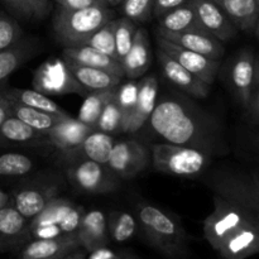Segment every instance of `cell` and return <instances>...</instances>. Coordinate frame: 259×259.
<instances>
[{
    "label": "cell",
    "instance_id": "cell-49",
    "mask_svg": "<svg viewBox=\"0 0 259 259\" xmlns=\"http://www.w3.org/2000/svg\"><path fill=\"white\" fill-rule=\"evenodd\" d=\"M10 105H12V103L5 96L4 91H0V125L12 115L10 114Z\"/></svg>",
    "mask_w": 259,
    "mask_h": 259
},
{
    "label": "cell",
    "instance_id": "cell-27",
    "mask_svg": "<svg viewBox=\"0 0 259 259\" xmlns=\"http://www.w3.org/2000/svg\"><path fill=\"white\" fill-rule=\"evenodd\" d=\"M4 94L9 100L30 106L33 109H37V110L45 111V113L57 116H70V114L66 113L58 104H56L52 99H50V96L37 90L10 89V90H5Z\"/></svg>",
    "mask_w": 259,
    "mask_h": 259
},
{
    "label": "cell",
    "instance_id": "cell-45",
    "mask_svg": "<svg viewBox=\"0 0 259 259\" xmlns=\"http://www.w3.org/2000/svg\"><path fill=\"white\" fill-rule=\"evenodd\" d=\"M189 0H153V15L156 18L163 17L171 10L186 4Z\"/></svg>",
    "mask_w": 259,
    "mask_h": 259
},
{
    "label": "cell",
    "instance_id": "cell-10",
    "mask_svg": "<svg viewBox=\"0 0 259 259\" xmlns=\"http://www.w3.org/2000/svg\"><path fill=\"white\" fill-rule=\"evenodd\" d=\"M158 48L171 56L172 58H175L180 65L184 66L187 71H190L200 80L209 85L214 83L222 60H214V58L201 55V53L186 50V48L175 45L162 37H158Z\"/></svg>",
    "mask_w": 259,
    "mask_h": 259
},
{
    "label": "cell",
    "instance_id": "cell-7",
    "mask_svg": "<svg viewBox=\"0 0 259 259\" xmlns=\"http://www.w3.org/2000/svg\"><path fill=\"white\" fill-rule=\"evenodd\" d=\"M68 180L80 191L103 195L114 192L120 186L119 177L106 164L90 159H76L66 168Z\"/></svg>",
    "mask_w": 259,
    "mask_h": 259
},
{
    "label": "cell",
    "instance_id": "cell-41",
    "mask_svg": "<svg viewBox=\"0 0 259 259\" xmlns=\"http://www.w3.org/2000/svg\"><path fill=\"white\" fill-rule=\"evenodd\" d=\"M83 214H85L83 206H81V205H73V207L66 215L65 219L58 224V227L61 228L63 234H75V233H77V229L80 227V223L82 220Z\"/></svg>",
    "mask_w": 259,
    "mask_h": 259
},
{
    "label": "cell",
    "instance_id": "cell-54",
    "mask_svg": "<svg viewBox=\"0 0 259 259\" xmlns=\"http://www.w3.org/2000/svg\"><path fill=\"white\" fill-rule=\"evenodd\" d=\"M254 33H255V37L258 38L259 39V18H258V20H257V23H255V25H254Z\"/></svg>",
    "mask_w": 259,
    "mask_h": 259
},
{
    "label": "cell",
    "instance_id": "cell-12",
    "mask_svg": "<svg viewBox=\"0 0 259 259\" xmlns=\"http://www.w3.org/2000/svg\"><path fill=\"white\" fill-rule=\"evenodd\" d=\"M189 3L204 29L223 43L237 34L238 28L214 0H189Z\"/></svg>",
    "mask_w": 259,
    "mask_h": 259
},
{
    "label": "cell",
    "instance_id": "cell-44",
    "mask_svg": "<svg viewBox=\"0 0 259 259\" xmlns=\"http://www.w3.org/2000/svg\"><path fill=\"white\" fill-rule=\"evenodd\" d=\"M2 2L7 7H9V9L14 14L23 18V19H32V18H34L32 5L29 4L28 0H2Z\"/></svg>",
    "mask_w": 259,
    "mask_h": 259
},
{
    "label": "cell",
    "instance_id": "cell-33",
    "mask_svg": "<svg viewBox=\"0 0 259 259\" xmlns=\"http://www.w3.org/2000/svg\"><path fill=\"white\" fill-rule=\"evenodd\" d=\"M108 232L111 239L116 243L131 240L137 232V222L134 217L125 211H114L109 220Z\"/></svg>",
    "mask_w": 259,
    "mask_h": 259
},
{
    "label": "cell",
    "instance_id": "cell-15",
    "mask_svg": "<svg viewBox=\"0 0 259 259\" xmlns=\"http://www.w3.org/2000/svg\"><path fill=\"white\" fill-rule=\"evenodd\" d=\"M94 131V126L83 124L77 118L70 116L52 126L46 137L47 142H50L57 151H60L63 156H67L75 151L82 143L83 139Z\"/></svg>",
    "mask_w": 259,
    "mask_h": 259
},
{
    "label": "cell",
    "instance_id": "cell-4",
    "mask_svg": "<svg viewBox=\"0 0 259 259\" xmlns=\"http://www.w3.org/2000/svg\"><path fill=\"white\" fill-rule=\"evenodd\" d=\"M111 19L113 12L109 7L98 5L77 10L57 8L53 17V30L65 47H73L83 45L96 30Z\"/></svg>",
    "mask_w": 259,
    "mask_h": 259
},
{
    "label": "cell",
    "instance_id": "cell-43",
    "mask_svg": "<svg viewBox=\"0 0 259 259\" xmlns=\"http://www.w3.org/2000/svg\"><path fill=\"white\" fill-rule=\"evenodd\" d=\"M248 111L252 115L253 120L259 126V58H257V70H255V78L253 83L252 94H250L249 105H248Z\"/></svg>",
    "mask_w": 259,
    "mask_h": 259
},
{
    "label": "cell",
    "instance_id": "cell-11",
    "mask_svg": "<svg viewBox=\"0 0 259 259\" xmlns=\"http://www.w3.org/2000/svg\"><path fill=\"white\" fill-rule=\"evenodd\" d=\"M32 239L29 220L14 207L13 202L0 210V253L19 249Z\"/></svg>",
    "mask_w": 259,
    "mask_h": 259
},
{
    "label": "cell",
    "instance_id": "cell-20",
    "mask_svg": "<svg viewBox=\"0 0 259 259\" xmlns=\"http://www.w3.org/2000/svg\"><path fill=\"white\" fill-rule=\"evenodd\" d=\"M76 234L80 240L81 247L88 253L99 249V248L108 247V222H106L104 212L100 210L85 211Z\"/></svg>",
    "mask_w": 259,
    "mask_h": 259
},
{
    "label": "cell",
    "instance_id": "cell-34",
    "mask_svg": "<svg viewBox=\"0 0 259 259\" xmlns=\"http://www.w3.org/2000/svg\"><path fill=\"white\" fill-rule=\"evenodd\" d=\"M115 27H116V19L109 20L108 23L103 25L100 29L96 30L83 45L90 46V47L95 48L99 52H103L105 55L110 56V57L116 60V52H115ZM118 61V60H116Z\"/></svg>",
    "mask_w": 259,
    "mask_h": 259
},
{
    "label": "cell",
    "instance_id": "cell-13",
    "mask_svg": "<svg viewBox=\"0 0 259 259\" xmlns=\"http://www.w3.org/2000/svg\"><path fill=\"white\" fill-rule=\"evenodd\" d=\"M257 70V58L250 50H243L238 53L230 66V85L235 96L247 110Z\"/></svg>",
    "mask_w": 259,
    "mask_h": 259
},
{
    "label": "cell",
    "instance_id": "cell-56",
    "mask_svg": "<svg viewBox=\"0 0 259 259\" xmlns=\"http://www.w3.org/2000/svg\"><path fill=\"white\" fill-rule=\"evenodd\" d=\"M254 142H255V144H257V146L259 147V136H258V137H255V138H254Z\"/></svg>",
    "mask_w": 259,
    "mask_h": 259
},
{
    "label": "cell",
    "instance_id": "cell-28",
    "mask_svg": "<svg viewBox=\"0 0 259 259\" xmlns=\"http://www.w3.org/2000/svg\"><path fill=\"white\" fill-rule=\"evenodd\" d=\"M47 141V137L34 131L32 126L25 124L20 119L10 115L0 125V146L8 144H27L32 142Z\"/></svg>",
    "mask_w": 259,
    "mask_h": 259
},
{
    "label": "cell",
    "instance_id": "cell-37",
    "mask_svg": "<svg viewBox=\"0 0 259 259\" xmlns=\"http://www.w3.org/2000/svg\"><path fill=\"white\" fill-rule=\"evenodd\" d=\"M124 123V113L115 100H110L101 111L98 121L95 124V131L104 132V133H114L121 132Z\"/></svg>",
    "mask_w": 259,
    "mask_h": 259
},
{
    "label": "cell",
    "instance_id": "cell-2",
    "mask_svg": "<svg viewBox=\"0 0 259 259\" xmlns=\"http://www.w3.org/2000/svg\"><path fill=\"white\" fill-rule=\"evenodd\" d=\"M209 244L224 259H245L259 254V227L238 205L215 195L214 210L204 222Z\"/></svg>",
    "mask_w": 259,
    "mask_h": 259
},
{
    "label": "cell",
    "instance_id": "cell-55",
    "mask_svg": "<svg viewBox=\"0 0 259 259\" xmlns=\"http://www.w3.org/2000/svg\"><path fill=\"white\" fill-rule=\"evenodd\" d=\"M121 259H138V258H136L134 255H131V254H121Z\"/></svg>",
    "mask_w": 259,
    "mask_h": 259
},
{
    "label": "cell",
    "instance_id": "cell-51",
    "mask_svg": "<svg viewBox=\"0 0 259 259\" xmlns=\"http://www.w3.org/2000/svg\"><path fill=\"white\" fill-rule=\"evenodd\" d=\"M10 202H12V196L3 191V190H0V210L7 206L8 204H10Z\"/></svg>",
    "mask_w": 259,
    "mask_h": 259
},
{
    "label": "cell",
    "instance_id": "cell-5",
    "mask_svg": "<svg viewBox=\"0 0 259 259\" xmlns=\"http://www.w3.org/2000/svg\"><path fill=\"white\" fill-rule=\"evenodd\" d=\"M151 158L156 171L180 177L199 176L211 163V156L200 149L167 142L152 146Z\"/></svg>",
    "mask_w": 259,
    "mask_h": 259
},
{
    "label": "cell",
    "instance_id": "cell-3",
    "mask_svg": "<svg viewBox=\"0 0 259 259\" xmlns=\"http://www.w3.org/2000/svg\"><path fill=\"white\" fill-rule=\"evenodd\" d=\"M138 222L149 244L168 258L180 259L189 254V238L181 223L152 204L138 206Z\"/></svg>",
    "mask_w": 259,
    "mask_h": 259
},
{
    "label": "cell",
    "instance_id": "cell-36",
    "mask_svg": "<svg viewBox=\"0 0 259 259\" xmlns=\"http://www.w3.org/2000/svg\"><path fill=\"white\" fill-rule=\"evenodd\" d=\"M136 23L129 18H119L116 19L115 27V52L116 60L121 63L126 53L129 52L136 34Z\"/></svg>",
    "mask_w": 259,
    "mask_h": 259
},
{
    "label": "cell",
    "instance_id": "cell-48",
    "mask_svg": "<svg viewBox=\"0 0 259 259\" xmlns=\"http://www.w3.org/2000/svg\"><path fill=\"white\" fill-rule=\"evenodd\" d=\"M86 259H121V254L113 252L108 247H103L89 253Z\"/></svg>",
    "mask_w": 259,
    "mask_h": 259
},
{
    "label": "cell",
    "instance_id": "cell-9",
    "mask_svg": "<svg viewBox=\"0 0 259 259\" xmlns=\"http://www.w3.org/2000/svg\"><path fill=\"white\" fill-rule=\"evenodd\" d=\"M149 164L148 149L136 139L115 142L106 166L120 179H133Z\"/></svg>",
    "mask_w": 259,
    "mask_h": 259
},
{
    "label": "cell",
    "instance_id": "cell-53",
    "mask_svg": "<svg viewBox=\"0 0 259 259\" xmlns=\"http://www.w3.org/2000/svg\"><path fill=\"white\" fill-rule=\"evenodd\" d=\"M124 0H106V3H108V5H118L120 4V3H123Z\"/></svg>",
    "mask_w": 259,
    "mask_h": 259
},
{
    "label": "cell",
    "instance_id": "cell-6",
    "mask_svg": "<svg viewBox=\"0 0 259 259\" xmlns=\"http://www.w3.org/2000/svg\"><path fill=\"white\" fill-rule=\"evenodd\" d=\"M210 187L215 195L244 209L259 227V190L244 174L223 171L211 177Z\"/></svg>",
    "mask_w": 259,
    "mask_h": 259
},
{
    "label": "cell",
    "instance_id": "cell-22",
    "mask_svg": "<svg viewBox=\"0 0 259 259\" xmlns=\"http://www.w3.org/2000/svg\"><path fill=\"white\" fill-rule=\"evenodd\" d=\"M151 65V46H149L147 32L142 28H137L133 43L121 61L124 76L131 80H136L143 76Z\"/></svg>",
    "mask_w": 259,
    "mask_h": 259
},
{
    "label": "cell",
    "instance_id": "cell-35",
    "mask_svg": "<svg viewBox=\"0 0 259 259\" xmlns=\"http://www.w3.org/2000/svg\"><path fill=\"white\" fill-rule=\"evenodd\" d=\"M34 168L30 157L22 153H4L0 156V176L18 177L29 174Z\"/></svg>",
    "mask_w": 259,
    "mask_h": 259
},
{
    "label": "cell",
    "instance_id": "cell-26",
    "mask_svg": "<svg viewBox=\"0 0 259 259\" xmlns=\"http://www.w3.org/2000/svg\"><path fill=\"white\" fill-rule=\"evenodd\" d=\"M158 29L167 30V32H202L209 33L204 29L200 20L197 19L196 13L189 2L176 9L171 10L163 17L159 18Z\"/></svg>",
    "mask_w": 259,
    "mask_h": 259
},
{
    "label": "cell",
    "instance_id": "cell-8",
    "mask_svg": "<svg viewBox=\"0 0 259 259\" xmlns=\"http://www.w3.org/2000/svg\"><path fill=\"white\" fill-rule=\"evenodd\" d=\"M33 86L46 95L77 94L85 96L88 90L80 85L63 58L43 62L33 76Z\"/></svg>",
    "mask_w": 259,
    "mask_h": 259
},
{
    "label": "cell",
    "instance_id": "cell-32",
    "mask_svg": "<svg viewBox=\"0 0 259 259\" xmlns=\"http://www.w3.org/2000/svg\"><path fill=\"white\" fill-rule=\"evenodd\" d=\"M73 202L63 197L56 196L51 200L42 211L38 212L34 218L29 220V230L38 227H47V225H58L66 215L73 207Z\"/></svg>",
    "mask_w": 259,
    "mask_h": 259
},
{
    "label": "cell",
    "instance_id": "cell-16",
    "mask_svg": "<svg viewBox=\"0 0 259 259\" xmlns=\"http://www.w3.org/2000/svg\"><path fill=\"white\" fill-rule=\"evenodd\" d=\"M157 95H158V81L156 76L151 75L144 77L139 82L136 105L126 120L123 132L136 133L149 120L157 104Z\"/></svg>",
    "mask_w": 259,
    "mask_h": 259
},
{
    "label": "cell",
    "instance_id": "cell-42",
    "mask_svg": "<svg viewBox=\"0 0 259 259\" xmlns=\"http://www.w3.org/2000/svg\"><path fill=\"white\" fill-rule=\"evenodd\" d=\"M57 8L66 10H77L90 7H109L106 0H55Z\"/></svg>",
    "mask_w": 259,
    "mask_h": 259
},
{
    "label": "cell",
    "instance_id": "cell-21",
    "mask_svg": "<svg viewBox=\"0 0 259 259\" xmlns=\"http://www.w3.org/2000/svg\"><path fill=\"white\" fill-rule=\"evenodd\" d=\"M62 58L71 61V62L78 63V65L105 70L108 72L114 73V75L124 77L123 66L119 61L105 55V53L99 52L98 50L90 47V46L81 45L73 46V47H65L62 52Z\"/></svg>",
    "mask_w": 259,
    "mask_h": 259
},
{
    "label": "cell",
    "instance_id": "cell-39",
    "mask_svg": "<svg viewBox=\"0 0 259 259\" xmlns=\"http://www.w3.org/2000/svg\"><path fill=\"white\" fill-rule=\"evenodd\" d=\"M22 28L9 15L0 12V52L22 39Z\"/></svg>",
    "mask_w": 259,
    "mask_h": 259
},
{
    "label": "cell",
    "instance_id": "cell-17",
    "mask_svg": "<svg viewBox=\"0 0 259 259\" xmlns=\"http://www.w3.org/2000/svg\"><path fill=\"white\" fill-rule=\"evenodd\" d=\"M158 37L179 45L186 50L201 53L214 60H222L225 53L224 43L210 33L202 32H167L158 29Z\"/></svg>",
    "mask_w": 259,
    "mask_h": 259
},
{
    "label": "cell",
    "instance_id": "cell-24",
    "mask_svg": "<svg viewBox=\"0 0 259 259\" xmlns=\"http://www.w3.org/2000/svg\"><path fill=\"white\" fill-rule=\"evenodd\" d=\"M65 61L76 80L80 82L82 88H85L90 93L91 91L110 90V89L118 88L121 82V78H123L105 70L78 65V63L71 62L67 60Z\"/></svg>",
    "mask_w": 259,
    "mask_h": 259
},
{
    "label": "cell",
    "instance_id": "cell-18",
    "mask_svg": "<svg viewBox=\"0 0 259 259\" xmlns=\"http://www.w3.org/2000/svg\"><path fill=\"white\" fill-rule=\"evenodd\" d=\"M81 248L77 234H63L52 239H33L23 245L19 259H47L66 255Z\"/></svg>",
    "mask_w": 259,
    "mask_h": 259
},
{
    "label": "cell",
    "instance_id": "cell-50",
    "mask_svg": "<svg viewBox=\"0 0 259 259\" xmlns=\"http://www.w3.org/2000/svg\"><path fill=\"white\" fill-rule=\"evenodd\" d=\"M88 254L89 253L86 252L82 247H81V248H78V249L73 250V252L68 253V254H66L65 257H62L61 259H86L88 258Z\"/></svg>",
    "mask_w": 259,
    "mask_h": 259
},
{
    "label": "cell",
    "instance_id": "cell-1",
    "mask_svg": "<svg viewBox=\"0 0 259 259\" xmlns=\"http://www.w3.org/2000/svg\"><path fill=\"white\" fill-rule=\"evenodd\" d=\"M149 125L167 143L200 149L211 157L223 151L219 124L179 99L163 98L157 101Z\"/></svg>",
    "mask_w": 259,
    "mask_h": 259
},
{
    "label": "cell",
    "instance_id": "cell-25",
    "mask_svg": "<svg viewBox=\"0 0 259 259\" xmlns=\"http://www.w3.org/2000/svg\"><path fill=\"white\" fill-rule=\"evenodd\" d=\"M238 29L250 32L259 18V0H214Z\"/></svg>",
    "mask_w": 259,
    "mask_h": 259
},
{
    "label": "cell",
    "instance_id": "cell-52",
    "mask_svg": "<svg viewBox=\"0 0 259 259\" xmlns=\"http://www.w3.org/2000/svg\"><path fill=\"white\" fill-rule=\"evenodd\" d=\"M248 176H249L250 181L253 182V185H254V186L259 190V172H250Z\"/></svg>",
    "mask_w": 259,
    "mask_h": 259
},
{
    "label": "cell",
    "instance_id": "cell-19",
    "mask_svg": "<svg viewBox=\"0 0 259 259\" xmlns=\"http://www.w3.org/2000/svg\"><path fill=\"white\" fill-rule=\"evenodd\" d=\"M58 191V187L51 184L22 187L13 192L12 202L25 219L30 220L57 196Z\"/></svg>",
    "mask_w": 259,
    "mask_h": 259
},
{
    "label": "cell",
    "instance_id": "cell-57",
    "mask_svg": "<svg viewBox=\"0 0 259 259\" xmlns=\"http://www.w3.org/2000/svg\"><path fill=\"white\" fill-rule=\"evenodd\" d=\"M62 257H65V255H62ZM61 257V255H58V257H53V258H47V259H61L62 258ZM17 259H19V258H17Z\"/></svg>",
    "mask_w": 259,
    "mask_h": 259
},
{
    "label": "cell",
    "instance_id": "cell-30",
    "mask_svg": "<svg viewBox=\"0 0 259 259\" xmlns=\"http://www.w3.org/2000/svg\"><path fill=\"white\" fill-rule=\"evenodd\" d=\"M10 103H12V105H10V114L20 119L25 124L32 126L34 131L39 132V133L45 134V136L52 126H55L56 124L60 123L63 119H67L71 116L52 115V114L37 110V109H33L30 106L23 105L20 103H15V101L12 100H10Z\"/></svg>",
    "mask_w": 259,
    "mask_h": 259
},
{
    "label": "cell",
    "instance_id": "cell-14",
    "mask_svg": "<svg viewBox=\"0 0 259 259\" xmlns=\"http://www.w3.org/2000/svg\"><path fill=\"white\" fill-rule=\"evenodd\" d=\"M158 58L164 76L176 88L197 99H204L209 95L211 85L192 75L190 71H187L184 66L180 65L175 58H172L162 50L158 51Z\"/></svg>",
    "mask_w": 259,
    "mask_h": 259
},
{
    "label": "cell",
    "instance_id": "cell-46",
    "mask_svg": "<svg viewBox=\"0 0 259 259\" xmlns=\"http://www.w3.org/2000/svg\"><path fill=\"white\" fill-rule=\"evenodd\" d=\"M32 239H52L63 235L62 230L58 225H47V227H38L30 229Z\"/></svg>",
    "mask_w": 259,
    "mask_h": 259
},
{
    "label": "cell",
    "instance_id": "cell-47",
    "mask_svg": "<svg viewBox=\"0 0 259 259\" xmlns=\"http://www.w3.org/2000/svg\"><path fill=\"white\" fill-rule=\"evenodd\" d=\"M28 2L32 5L35 19H43L48 14V12H50V0H28Z\"/></svg>",
    "mask_w": 259,
    "mask_h": 259
},
{
    "label": "cell",
    "instance_id": "cell-29",
    "mask_svg": "<svg viewBox=\"0 0 259 259\" xmlns=\"http://www.w3.org/2000/svg\"><path fill=\"white\" fill-rule=\"evenodd\" d=\"M37 51V46L27 39H20L14 46L0 52V83L7 80Z\"/></svg>",
    "mask_w": 259,
    "mask_h": 259
},
{
    "label": "cell",
    "instance_id": "cell-31",
    "mask_svg": "<svg viewBox=\"0 0 259 259\" xmlns=\"http://www.w3.org/2000/svg\"><path fill=\"white\" fill-rule=\"evenodd\" d=\"M115 91L116 88L110 89V90L91 91L90 94H88L85 101L81 105L80 111H78V120L95 128V124L100 116L101 111L109 101L113 100L114 96H115Z\"/></svg>",
    "mask_w": 259,
    "mask_h": 259
},
{
    "label": "cell",
    "instance_id": "cell-40",
    "mask_svg": "<svg viewBox=\"0 0 259 259\" xmlns=\"http://www.w3.org/2000/svg\"><path fill=\"white\" fill-rule=\"evenodd\" d=\"M123 12L134 23H144L153 15V0H124Z\"/></svg>",
    "mask_w": 259,
    "mask_h": 259
},
{
    "label": "cell",
    "instance_id": "cell-23",
    "mask_svg": "<svg viewBox=\"0 0 259 259\" xmlns=\"http://www.w3.org/2000/svg\"><path fill=\"white\" fill-rule=\"evenodd\" d=\"M114 143L115 141L110 134L94 131L83 139L82 143L75 151L63 157L67 158V161L70 159V162L76 159H90L98 163L108 164Z\"/></svg>",
    "mask_w": 259,
    "mask_h": 259
},
{
    "label": "cell",
    "instance_id": "cell-38",
    "mask_svg": "<svg viewBox=\"0 0 259 259\" xmlns=\"http://www.w3.org/2000/svg\"><path fill=\"white\" fill-rule=\"evenodd\" d=\"M138 82L132 80L129 81V82L124 83V85H119L118 88H116L114 100L118 103V105L120 106V109L124 113V123L121 132H123L126 120H128L129 115H131L132 110H133L134 105H136L137 95H138Z\"/></svg>",
    "mask_w": 259,
    "mask_h": 259
}]
</instances>
